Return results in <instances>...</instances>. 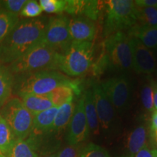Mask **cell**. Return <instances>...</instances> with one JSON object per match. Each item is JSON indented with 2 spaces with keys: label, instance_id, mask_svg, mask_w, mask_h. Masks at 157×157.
Listing matches in <instances>:
<instances>
[{
  "label": "cell",
  "instance_id": "cell-3",
  "mask_svg": "<svg viewBox=\"0 0 157 157\" xmlns=\"http://www.w3.org/2000/svg\"><path fill=\"white\" fill-rule=\"evenodd\" d=\"M94 43L73 41L61 53H58L56 70L70 76H78L85 73L93 64Z\"/></svg>",
  "mask_w": 157,
  "mask_h": 157
},
{
  "label": "cell",
  "instance_id": "cell-30",
  "mask_svg": "<svg viewBox=\"0 0 157 157\" xmlns=\"http://www.w3.org/2000/svg\"><path fill=\"white\" fill-rule=\"evenodd\" d=\"M79 157H111L105 149L98 145L90 143L82 150Z\"/></svg>",
  "mask_w": 157,
  "mask_h": 157
},
{
  "label": "cell",
  "instance_id": "cell-15",
  "mask_svg": "<svg viewBox=\"0 0 157 157\" xmlns=\"http://www.w3.org/2000/svg\"><path fill=\"white\" fill-rule=\"evenodd\" d=\"M58 110V107L52 106L34 115L30 135H40L50 132Z\"/></svg>",
  "mask_w": 157,
  "mask_h": 157
},
{
  "label": "cell",
  "instance_id": "cell-27",
  "mask_svg": "<svg viewBox=\"0 0 157 157\" xmlns=\"http://www.w3.org/2000/svg\"><path fill=\"white\" fill-rule=\"evenodd\" d=\"M39 3L43 11L58 14L66 10L67 0H40Z\"/></svg>",
  "mask_w": 157,
  "mask_h": 157
},
{
  "label": "cell",
  "instance_id": "cell-26",
  "mask_svg": "<svg viewBox=\"0 0 157 157\" xmlns=\"http://www.w3.org/2000/svg\"><path fill=\"white\" fill-rule=\"evenodd\" d=\"M154 86L152 83H146L143 85L140 92L141 103L143 108L147 111L151 112L154 108Z\"/></svg>",
  "mask_w": 157,
  "mask_h": 157
},
{
  "label": "cell",
  "instance_id": "cell-19",
  "mask_svg": "<svg viewBox=\"0 0 157 157\" xmlns=\"http://www.w3.org/2000/svg\"><path fill=\"white\" fill-rule=\"evenodd\" d=\"M83 98L84 113L87 119L90 132H92L94 135L99 134L100 124L98 121L95 102H94L93 90H87L84 95Z\"/></svg>",
  "mask_w": 157,
  "mask_h": 157
},
{
  "label": "cell",
  "instance_id": "cell-7",
  "mask_svg": "<svg viewBox=\"0 0 157 157\" xmlns=\"http://www.w3.org/2000/svg\"><path fill=\"white\" fill-rule=\"evenodd\" d=\"M0 115L8 124L15 139L28 138L32 130L34 115L18 98H10L1 108Z\"/></svg>",
  "mask_w": 157,
  "mask_h": 157
},
{
  "label": "cell",
  "instance_id": "cell-2",
  "mask_svg": "<svg viewBox=\"0 0 157 157\" xmlns=\"http://www.w3.org/2000/svg\"><path fill=\"white\" fill-rule=\"evenodd\" d=\"M61 86H68L78 95L81 92L80 84L76 80L57 70H42L31 73L14 75L13 93L46 95Z\"/></svg>",
  "mask_w": 157,
  "mask_h": 157
},
{
  "label": "cell",
  "instance_id": "cell-17",
  "mask_svg": "<svg viewBox=\"0 0 157 157\" xmlns=\"http://www.w3.org/2000/svg\"><path fill=\"white\" fill-rule=\"evenodd\" d=\"M17 96H18L24 106L34 116L54 106L47 95L20 94Z\"/></svg>",
  "mask_w": 157,
  "mask_h": 157
},
{
  "label": "cell",
  "instance_id": "cell-40",
  "mask_svg": "<svg viewBox=\"0 0 157 157\" xmlns=\"http://www.w3.org/2000/svg\"><path fill=\"white\" fill-rule=\"evenodd\" d=\"M0 157H7V156H2V155H0Z\"/></svg>",
  "mask_w": 157,
  "mask_h": 157
},
{
  "label": "cell",
  "instance_id": "cell-5",
  "mask_svg": "<svg viewBox=\"0 0 157 157\" xmlns=\"http://www.w3.org/2000/svg\"><path fill=\"white\" fill-rule=\"evenodd\" d=\"M106 18L104 25L105 36L130 29L137 23L136 5L131 0H109L104 2Z\"/></svg>",
  "mask_w": 157,
  "mask_h": 157
},
{
  "label": "cell",
  "instance_id": "cell-14",
  "mask_svg": "<svg viewBox=\"0 0 157 157\" xmlns=\"http://www.w3.org/2000/svg\"><path fill=\"white\" fill-rule=\"evenodd\" d=\"M147 129L144 125H139L127 137L123 157H135L141 149L146 146Z\"/></svg>",
  "mask_w": 157,
  "mask_h": 157
},
{
  "label": "cell",
  "instance_id": "cell-34",
  "mask_svg": "<svg viewBox=\"0 0 157 157\" xmlns=\"http://www.w3.org/2000/svg\"><path fill=\"white\" fill-rule=\"evenodd\" d=\"M135 157H154V155L153 153V150L149 149L146 146L143 149H141Z\"/></svg>",
  "mask_w": 157,
  "mask_h": 157
},
{
  "label": "cell",
  "instance_id": "cell-23",
  "mask_svg": "<svg viewBox=\"0 0 157 157\" xmlns=\"http://www.w3.org/2000/svg\"><path fill=\"white\" fill-rule=\"evenodd\" d=\"M19 15L0 7V44L7 36L19 21Z\"/></svg>",
  "mask_w": 157,
  "mask_h": 157
},
{
  "label": "cell",
  "instance_id": "cell-29",
  "mask_svg": "<svg viewBox=\"0 0 157 157\" xmlns=\"http://www.w3.org/2000/svg\"><path fill=\"white\" fill-rule=\"evenodd\" d=\"M101 13V4L99 1H85L82 15L92 21H95Z\"/></svg>",
  "mask_w": 157,
  "mask_h": 157
},
{
  "label": "cell",
  "instance_id": "cell-24",
  "mask_svg": "<svg viewBox=\"0 0 157 157\" xmlns=\"http://www.w3.org/2000/svg\"><path fill=\"white\" fill-rule=\"evenodd\" d=\"M73 89L68 86L59 87L50 93L46 94L54 106L60 107L64 103L73 101L74 95Z\"/></svg>",
  "mask_w": 157,
  "mask_h": 157
},
{
  "label": "cell",
  "instance_id": "cell-28",
  "mask_svg": "<svg viewBox=\"0 0 157 157\" xmlns=\"http://www.w3.org/2000/svg\"><path fill=\"white\" fill-rule=\"evenodd\" d=\"M42 9L37 1L31 0L27 1L25 5L21 10L20 15L27 18H36L42 13Z\"/></svg>",
  "mask_w": 157,
  "mask_h": 157
},
{
  "label": "cell",
  "instance_id": "cell-12",
  "mask_svg": "<svg viewBox=\"0 0 157 157\" xmlns=\"http://www.w3.org/2000/svg\"><path fill=\"white\" fill-rule=\"evenodd\" d=\"M132 38V70L137 74L154 73L156 68V60L154 52L145 47L137 39L134 37Z\"/></svg>",
  "mask_w": 157,
  "mask_h": 157
},
{
  "label": "cell",
  "instance_id": "cell-39",
  "mask_svg": "<svg viewBox=\"0 0 157 157\" xmlns=\"http://www.w3.org/2000/svg\"><path fill=\"white\" fill-rule=\"evenodd\" d=\"M153 153H154V157H157V150H153Z\"/></svg>",
  "mask_w": 157,
  "mask_h": 157
},
{
  "label": "cell",
  "instance_id": "cell-11",
  "mask_svg": "<svg viewBox=\"0 0 157 157\" xmlns=\"http://www.w3.org/2000/svg\"><path fill=\"white\" fill-rule=\"evenodd\" d=\"M89 135L90 129L84 113V98L82 97L75 107L71 119L68 124L66 140L70 146L80 145L87 140Z\"/></svg>",
  "mask_w": 157,
  "mask_h": 157
},
{
  "label": "cell",
  "instance_id": "cell-4",
  "mask_svg": "<svg viewBox=\"0 0 157 157\" xmlns=\"http://www.w3.org/2000/svg\"><path fill=\"white\" fill-rule=\"evenodd\" d=\"M58 53L42 42L7 66L14 75L42 70H56Z\"/></svg>",
  "mask_w": 157,
  "mask_h": 157
},
{
  "label": "cell",
  "instance_id": "cell-36",
  "mask_svg": "<svg viewBox=\"0 0 157 157\" xmlns=\"http://www.w3.org/2000/svg\"><path fill=\"white\" fill-rule=\"evenodd\" d=\"M154 108L157 111V87H155L154 89Z\"/></svg>",
  "mask_w": 157,
  "mask_h": 157
},
{
  "label": "cell",
  "instance_id": "cell-1",
  "mask_svg": "<svg viewBox=\"0 0 157 157\" xmlns=\"http://www.w3.org/2000/svg\"><path fill=\"white\" fill-rule=\"evenodd\" d=\"M48 21L46 17L19 20L0 44V63L10 64L42 42Z\"/></svg>",
  "mask_w": 157,
  "mask_h": 157
},
{
  "label": "cell",
  "instance_id": "cell-18",
  "mask_svg": "<svg viewBox=\"0 0 157 157\" xmlns=\"http://www.w3.org/2000/svg\"><path fill=\"white\" fill-rule=\"evenodd\" d=\"M14 85V74L7 65L0 63V109L11 98Z\"/></svg>",
  "mask_w": 157,
  "mask_h": 157
},
{
  "label": "cell",
  "instance_id": "cell-25",
  "mask_svg": "<svg viewBox=\"0 0 157 157\" xmlns=\"http://www.w3.org/2000/svg\"><path fill=\"white\" fill-rule=\"evenodd\" d=\"M136 25L157 28V8L138 7L136 6Z\"/></svg>",
  "mask_w": 157,
  "mask_h": 157
},
{
  "label": "cell",
  "instance_id": "cell-9",
  "mask_svg": "<svg viewBox=\"0 0 157 157\" xmlns=\"http://www.w3.org/2000/svg\"><path fill=\"white\" fill-rule=\"evenodd\" d=\"M68 23L69 18L63 15L48 18L42 42L58 53L64 52L73 42L69 34Z\"/></svg>",
  "mask_w": 157,
  "mask_h": 157
},
{
  "label": "cell",
  "instance_id": "cell-21",
  "mask_svg": "<svg viewBox=\"0 0 157 157\" xmlns=\"http://www.w3.org/2000/svg\"><path fill=\"white\" fill-rule=\"evenodd\" d=\"M7 157H39V155L29 138L15 139Z\"/></svg>",
  "mask_w": 157,
  "mask_h": 157
},
{
  "label": "cell",
  "instance_id": "cell-22",
  "mask_svg": "<svg viewBox=\"0 0 157 157\" xmlns=\"http://www.w3.org/2000/svg\"><path fill=\"white\" fill-rule=\"evenodd\" d=\"M15 137L5 119L0 115V155L7 156Z\"/></svg>",
  "mask_w": 157,
  "mask_h": 157
},
{
  "label": "cell",
  "instance_id": "cell-31",
  "mask_svg": "<svg viewBox=\"0 0 157 157\" xmlns=\"http://www.w3.org/2000/svg\"><path fill=\"white\" fill-rule=\"evenodd\" d=\"M26 2L27 1L25 0H3L0 1V7L10 13L19 15Z\"/></svg>",
  "mask_w": 157,
  "mask_h": 157
},
{
  "label": "cell",
  "instance_id": "cell-20",
  "mask_svg": "<svg viewBox=\"0 0 157 157\" xmlns=\"http://www.w3.org/2000/svg\"><path fill=\"white\" fill-rule=\"evenodd\" d=\"M74 109L75 104L73 101L64 103L61 106L58 107L50 132H58L68 126L73 116Z\"/></svg>",
  "mask_w": 157,
  "mask_h": 157
},
{
  "label": "cell",
  "instance_id": "cell-10",
  "mask_svg": "<svg viewBox=\"0 0 157 157\" xmlns=\"http://www.w3.org/2000/svg\"><path fill=\"white\" fill-rule=\"evenodd\" d=\"M92 90L100 127L105 132L111 131L118 124V113L101 84H94Z\"/></svg>",
  "mask_w": 157,
  "mask_h": 157
},
{
  "label": "cell",
  "instance_id": "cell-33",
  "mask_svg": "<svg viewBox=\"0 0 157 157\" xmlns=\"http://www.w3.org/2000/svg\"><path fill=\"white\" fill-rule=\"evenodd\" d=\"M135 4L138 7H155L157 8V0H136Z\"/></svg>",
  "mask_w": 157,
  "mask_h": 157
},
{
  "label": "cell",
  "instance_id": "cell-37",
  "mask_svg": "<svg viewBox=\"0 0 157 157\" xmlns=\"http://www.w3.org/2000/svg\"><path fill=\"white\" fill-rule=\"evenodd\" d=\"M42 157H57V154H56V153H52V154H46V155H44V156H43Z\"/></svg>",
  "mask_w": 157,
  "mask_h": 157
},
{
  "label": "cell",
  "instance_id": "cell-35",
  "mask_svg": "<svg viewBox=\"0 0 157 157\" xmlns=\"http://www.w3.org/2000/svg\"><path fill=\"white\" fill-rule=\"evenodd\" d=\"M157 130V111L154 112L152 115L151 119V131L154 132V131Z\"/></svg>",
  "mask_w": 157,
  "mask_h": 157
},
{
  "label": "cell",
  "instance_id": "cell-38",
  "mask_svg": "<svg viewBox=\"0 0 157 157\" xmlns=\"http://www.w3.org/2000/svg\"><path fill=\"white\" fill-rule=\"evenodd\" d=\"M153 133H154V137L155 139H156V142H157V130L156 131H154V132H152Z\"/></svg>",
  "mask_w": 157,
  "mask_h": 157
},
{
  "label": "cell",
  "instance_id": "cell-8",
  "mask_svg": "<svg viewBox=\"0 0 157 157\" xmlns=\"http://www.w3.org/2000/svg\"><path fill=\"white\" fill-rule=\"evenodd\" d=\"M117 113L122 114L130 107L132 85L129 78L125 74L111 78L101 84Z\"/></svg>",
  "mask_w": 157,
  "mask_h": 157
},
{
  "label": "cell",
  "instance_id": "cell-6",
  "mask_svg": "<svg viewBox=\"0 0 157 157\" xmlns=\"http://www.w3.org/2000/svg\"><path fill=\"white\" fill-rule=\"evenodd\" d=\"M132 38L119 31L108 36L105 41V55L110 68L126 71L132 69Z\"/></svg>",
  "mask_w": 157,
  "mask_h": 157
},
{
  "label": "cell",
  "instance_id": "cell-13",
  "mask_svg": "<svg viewBox=\"0 0 157 157\" xmlns=\"http://www.w3.org/2000/svg\"><path fill=\"white\" fill-rule=\"evenodd\" d=\"M68 29L72 41L76 42H93L96 34L95 22L80 15L69 18Z\"/></svg>",
  "mask_w": 157,
  "mask_h": 157
},
{
  "label": "cell",
  "instance_id": "cell-16",
  "mask_svg": "<svg viewBox=\"0 0 157 157\" xmlns=\"http://www.w3.org/2000/svg\"><path fill=\"white\" fill-rule=\"evenodd\" d=\"M130 36L138 39L147 48L157 50V28L146 25H135L129 30Z\"/></svg>",
  "mask_w": 157,
  "mask_h": 157
},
{
  "label": "cell",
  "instance_id": "cell-32",
  "mask_svg": "<svg viewBox=\"0 0 157 157\" xmlns=\"http://www.w3.org/2000/svg\"><path fill=\"white\" fill-rule=\"evenodd\" d=\"M80 145L64 147L57 153V157H79L82 152Z\"/></svg>",
  "mask_w": 157,
  "mask_h": 157
}]
</instances>
